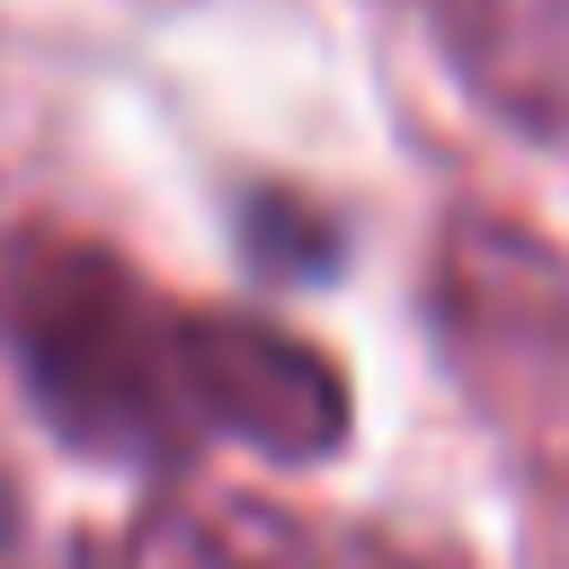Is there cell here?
Here are the masks:
<instances>
[{"label": "cell", "instance_id": "obj_1", "mask_svg": "<svg viewBox=\"0 0 569 569\" xmlns=\"http://www.w3.org/2000/svg\"><path fill=\"white\" fill-rule=\"evenodd\" d=\"M0 338L36 382V409L98 453H169L178 409V311L142 293L89 240L18 231L0 240Z\"/></svg>", "mask_w": 569, "mask_h": 569}, {"label": "cell", "instance_id": "obj_2", "mask_svg": "<svg viewBox=\"0 0 569 569\" xmlns=\"http://www.w3.org/2000/svg\"><path fill=\"white\" fill-rule=\"evenodd\" d=\"M436 320L480 400L498 418L525 409L551 445L569 409V258L507 213H453L436 249Z\"/></svg>", "mask_w": 569, "mask_h": 569}, {"label": "cell", "instance_id": "obj_3", "mask_svg": "<svg viewBox=\"0 0 569 569\" xmlns=\"http://www.w3.org/2000/svg\"><path fill=\"white\" fill-rule=\"evenodd\" d=\"M178 409L187 436H222L267 462H329L347 445V373L311 338L240 311H178Z\"/></svg>", "mask_w": 569, "mask_h": 569}, {"label": "cell", "instance_id": "obj_4", "mask_svg": "<svg viewBox=\"0 0 569 569\" xmlns=\"http://www.w3.org/2000/svg\"><path fill=\"white\" fill-rule=\"evenodd\" d=\"M436 36L498 124L569 142V0H436Z\"/></svg>", "mask_w": 569, "mask_h": 569}, {"label": "cell", "instance_id": "obj_5", "mask_svg": "<svg viewBox=\"0 0 569 569\" xmlns=\"http://www.w3.org/2000/svg\"><path fill=\"white\" fill-rule=\"evenodd\" d=\"M133 569H320V542L293 507L249 489H187L142 516Z\"/></svg>", "mask_w": 569, "mask_h": 569}]
</instances>
